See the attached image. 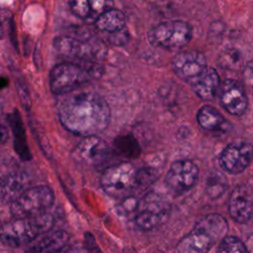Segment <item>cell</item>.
I'll return each mask as SVG.
<instances>
[{"mask_svg":"<svg viewBox=\"0 0 253 253\" xmlns=\"http://www.w3.org/2000/svg\"><path fill=\"white\" fill-rule=\"evenodd\" d=\"M69 8L75 16H77L83 20H94L95 21L90 1H85V0L71 1V2H69Z\"/></svg>","mask_w":253,"mask_h":253,"instance_id":"22","label":"cell"},{"mask_svg":"<svg viewBox=\"0 0 253 253\" xmlns=\"http://www.w3.org/2000/svg\"><path fill=\"white\" fill-rule=\"evenodd\" d=\"M10 19H11L10 12L5 9H0V38L3 37L6 27L10 22Z\"/></svg>","mask_w":253,"mask_h":253,"instance_id":"26","label":"cell"},{"mask_svg":"<svg viewBox=\"0 0 253 253\" xmlns=\"http://www.w3.org/2000/svg\"><path fill=\"white\" fill-rule=\"evenodd\" d=\"M115 145L117 149L123 153L125 156H135V151L138 153L139 150L135 149V145L137 146V143L135 142V139L131 138L130 136H124V137H118L117 141L115 142Z\"/></svg>","mask_w":253,"mask_h":253,"instance_id":"23","label":"cell"},{"mask_svg":"<svg viewBox=\"0 0 253 253\" xmlns=\"http://www.w3.org/2000/svg\"><path fill=\"white\" fill-rule=\"evenodd\" d=\"M170 205L158 193L149 192L138 200L132 215L134 225L140 230H151L162 225L169 217Z\"/></svg>","mask_w":253,"mask_h":253,"instance_id":"4","label":"cell"},{"mask_svg":"<svg viewBox=\"0 0 253 253\" xmlns=\"http://www.w3.org/2000/svg\"><path fill=\"white\" fill-rule=\"evenodd\" d=\"M219 85V75L215 69L211 67H207L200 76L191 81L193 91L204 101L212 100L218 91Z\"/></svg>","mask_w":253,"mask_h":253,"instance_id":"16","label":"cell"},{"mask_svg":"<svg viewBox=\"0 0 253 253\" xmlns=\"http://www.w3.org/2000/svg\"><path fill=\"white\" fill-rule=\"evenodd\" d=\"M228 224L218 213H209L199 219L193 229L177 243L175 253H208L226 236Z\"/></svg>","mask_w":253,"mask_h":253,"instance_id":"2","label":"cell"},{"mask_svg":"<svg viewBox=\"0 0 253 253\" xmlns=\"http://www.w3.org/2000/svg\"><path fill=\"white\" fill-rule=\"evenodd\" d=\"M175 74L183 80L193 81L207 68V59L202 51L188 49L179 52L172 61Z\"/></svg>","mask_w":253,"mask_h":253,"instance_id":"11","label":"cell"},{"mask_svg":"<svg viewBox=\"0 0 253 253\" xmlns=\"http://www.w3.org/2000/svg\"><path fill=\"white\" fill-rule=\"evenodd\" d=\"M251 158V143L233 142L222 149L219 154L218 162L224 171L230 174H239L248 167Z\"/></svg>","mask_w":253,"mask_h":253,"instance_id":"10","label":"cell"},{"mask_svg":"<svg viewBox=\"0 0 253 253\" xmlns=\"http://www.w3.org/2000/svg\"><path fill=\"white\" fill-rule=\"evenodd\" d=\"M0 106H1V103H0Z\"/></svg>","mask_w":253,"mask_h":253,"instance_id":"30","label":"cell"},{"mask_svg":"<svg viewBox=\"0 0 253 253\" xmlns=\"http://www.w3.org/2000/svg\"><path fill=\"white\" fill-rule=\"evenodd\" d=\"M88 80L87 70L75 63L57 64L49 73L50 90L58 96L70 94Z\"/></svg>","mask_w":253,"mask_h":253,"instance_id":"8","label":"cell"},{"mask_svg":"<svg viewBox=\"0 0 253 253\" xmlns=\"http://www.w3.org/2000/svg\"><path fill=\"white\" fill-rule=\"evenodd\" d=\"M225 190V179L218 173L212 175V179L208 181L207 185V192L211 198H216L220 196Z\"/></svg>","mask_w":253,"mask_h":253,"instance_id":"24","label":"cell"},{"mask_svg":"<svg viewBox=\"0 0 253 253\" xmlns=\"http://www.w3.org/2000/svg\"><path fill=\"white\" fill-rule=\"evenodd\" d=\"M218 89L222 108L233 116L243 115L248 105V99L243 86L236 80L226 79L219 85Z\"/></svg>","mask_w":253,"mask_h":253,"instance_id":"14","label":"cell"},{"mask_svg":"<svg viewBox=\"0 0 253 253\" xmlns=\"http://www.w3.org/2000/svg\"><path fill=\"white\" fill-rule=\"evenodd\" d=\"M216 253H248V251L238 237L226 235L219 241Z\"/></svg>","mask_w":253,"mask_h":253,"instance_id":"21","label":"cell"},{"mask_svg":"<svg viewBox=\"0 0 253 253\" xmlns=\"http://www.w3.org/2000/svg\"><path fill=\"white\" fill-rule=\"evenodd\" d=\"M197 121L199 125L207 130L221 129L225 122L223 116L210 105H205L198 111Z\"/></svg>","mask_w":253,"mask_h":253,"instance_id":"20","label":"cell"},{"mask_svg":"<svg viewBox=\"0 0 253 253\" xmlns=\"http://www.w3.org/2000/svg\"><path fill=\"white\" fill-rule=\"evenodd\" d=\"M199 168L189 159L175 161L169 168L165 184L174 194H183L189 191L198 181Z\"/></svg>","mask_w":253,"mask_h":253,"instance_id":"9","label":"cell"},{"mask_svg":"<svg viewBox=\"0 0 253 253\" xmlns=\"http://www.w3.org/2000/svg\"><path fill=\"white\" fill-rule=\"evenodd\" d=\"M137 203H138V200L132 196H128L123 199L121 204L118 205L117 207L118 213L125 216H132L136 210Z\"/></svg>","mask_w":253,"mask_h":253,"instance_id":"25","label":"cell"},{"mask_svg":"<svg viewBox=\"0 0 253 253\" xmlns=\"http://www.w3.org/2000/svg\"><path fill=\"white\" fill-rule=\"evenodd\" d=\"M69 235L63 230L47 232L24 253H58L67 245Z\"/></svg>","mask_w":253,"mask_h":253,"instance_id":"18","label":"cell"},{"mask_svg":"<svg viewBox=\"0 0 253 253\" xmlns=\"http://www.w3.org/2000/svg\"><path fill=\"white\" fill-rule=\"evenodd\" d=\"M148 41L152 45L169 50H177L189 43L192 38L191 26L182 20L166 21L148 32Z\"/></svg>","mask_w":253,"mask_h":253,"instance_id":"7","label":"cell"},{"mask_svg":"<svg viewBox=\"0 0 253 253\" xmlns=\"http://www.w3.org/2000/svg\"><path fill=\"white\" fill-rule=\"evenodd\" d=\"M252 194L247 185H239L231 192L228 211L231 218L238 223H246L252 216Z\"/></svg>","mask_w":253,"mask_h":253,"instance_id":"15","label":"cell"},{"mask_svg":"<svg viewBox=\"0 0 253 253\" xmlns=\"http://www.w3.org/2000/svg\"><path fill=\"white\" fill-rule=\"evenodd\" d=\"M111 153L108 143L98 135L84 137L74 149V157L91 166H98L104 163Z\"/></svg>","mask_w":253,"mask_h":253,"instance_id":"13","label":"cell"},{"mask_svg":"<svg viewBox=\"0 0 253 253\" xmlns=\"http://www.w3.org/2000/svg\"><path fill=\"white\" fill-rule=\"evenodd\" d=\"M53 217L45 212L32 217L14 218L0 228V242L7 248L24 246L42 233L48 232L53 225Z\"/></svg>","mask_w":253,"mask_h":253,"instance_id":"3","label":"cell"},{"mask_svg":"<svg viewBox=\"0 0 253 253\" xmlns=\"http://www.w3.org/2000/svg\"><path fill=\"white\" fill-rule=\"evenodd\" d=\"M57 115L66 129L85 137L104 131L111 121L108 103L94 92L61 96L57 101Z\"/></svg>","mask_w":253,"mask_h":253,"instance_id":"1","label":"cell"},{"mask_svg":"<svg viewBox=\"0 0 253 253\" xmlns=\"http://www.w3.org/2000/svg\"><path fill=\"white\" fill-rule=\"evenodd\" d=\"M95 26L101 32L110 34L119 33L126 27L125 14L119 9L110 8L96 18Z\"/></svg>","mask_w":253,"mask_h":253,"instance_id":"19","label":"cell"},{"mask_svg":"<svg viewBox=\"0 0 253 253\" xmlns=\"http://www.w3.org/2000/svg\"><path fill=\"white\" fill-rule=\"evenodd\" d=\"M54 48L65 56L79 57L82 59H99L103 57V45L91 43L89 42H82L80 40L60 36L53 41Z\"/></svg>","mask_w":253,"mask_h":253,"instance_id":"12","label":"cell"},{"mask_svg":"<svg viewBox=\"0 0 253 253\" xmlns=\"http://www.w3.org/2000/svg\"><path fill=\"white\" fill-rule=\"evenodd\" d=\"M137 170L129 162L108 167L101 176V186L110 197L125 199L136 188Z\"/></svg>","mask_w":253,"mask_h":253,"instance_id":"6","label":"cell"},{"mask_svg":"<svg viewBox=\"0 0 253 253\" xmlns=\"http://www.w3.org/2000/svg\"><path fill=\"white\" fill-rule=\"evenodd\" d=\"M9 137V130L6 124L0 119V144L5 143Z\"/></svg>","mask_w":253,"mask_h":253,"instance_id":"27","label":"cell"},{"mask_svg":"<svg viewBox=\"0 0 253 253\" xmlns=\"http://www.w3.org/2000/svg\"><path fill=\"white\" fill-rule=\"evenodd\" d=\"M54 202L52 190L47 186H36L25 190L10 205L14 218L32 217L45 213Z\"/></svg>","mask_w":253,"mask_h":253,"instance_id":"5","label":"cell"},{"mask_svg":"<svg viewBox=\"0 0 253 253\" xmlns=\"http://www.w3.org/2000/svg\"><path fill=\"white\" fill-rule=\"evenodd\" d=\"M68 253H91L89 250H87L86 248L85 249H79V248H76V249H73L71 251H69Z\"/></svg>","mask_w":253,"mask_h":253,"instance_id":"28","label":"cell"},{"mask_svg":"<svg viewBox=\"0 0 253 253\" xmlns=\"http://www.w3.org/2000/svg\"><path fill=\"white\" fill-rule=\"evenodd\" d=\"M28 186V177L23 172H12L0 179V199L4 203L15 201Z\"/></svg>","mask_w":253,"mask_h":253,"instance_id":"17","label":"cell"},{"mask_svg":"<svg viewBox=\"0 0 253 253\" xmlns=\"http://www.w3.org/2000/svg\"><path fill=\"white\" fill-rule=\"evenodd\" d=\"M2 82H3V80H2V77L0 76V85H1V83H2Z\"/></svg>","mask_w":253,"mask_h":253,"instance_id":"29","label":"cell"}]
</instances>
